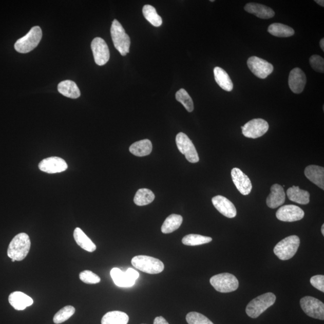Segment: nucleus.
<instances>
[{
	"label": "nucleus",
	"mask_w": 324,
	"mask_h": 324,
	"mask_svg": "<svg viewBox=\"0 0 324 324\" xmlns=\"http://www.w3.org/2000/svg\"><path fill=\"white\" fill-rule=\"evenodd\" d=\"M31 247L29 236L26 233H20L10 242L8 249V255L10 259L21 261L27 257Z\"/></svg>",
	"instance_id": "nucleus-1"
},
{
	"label": "nucleus",
	"mask_w": 324,
	"mask_h": 324,
	"mask_svg": "<svg viewBox=\"0 0 324 324\" xmlns=\"http://www.w3.org/2000/svg\"><path fill=\"white\" fill-rule=\"evenodd\" d=\"M276 300V295L272 293L259 295L249 302L245 309V312L251 318H257L266 309L275 304Z\"/></svg>",
	"instance_id": "nucleus-2"
},
{
	"label": "nucleus",
	"mask_w": 324,
	"mask_h": 324,
	"mask_svg": "<svg viewBox=\"0 0 324 324\" xmlns=\"http://www.w3.org/2000/svg\"><path fill=\"white\" fill-rule=\"evenodd\" d=\"M111 34L115 48L122 56H126L129 52L130 39L124 29L122 25L118 21H113Z\"/></svg>",
	"instance_id": "nucleus-3"
},
{
	"label": "nucleus",
	"mask_w": 324,
	"mask_h": 324,
	"mask_svg": "<svg viewBox=\"0 0 324 324\" xmlns=\"http://www.w3.org/2000/svg\"><path fill=\"white\" fill-rule=\"evenodd\" d=\"M131 264L135 269L151 275L160 273L165 268L164 264L160 260L145 255L135 256L131 259Z\"/></svg>",
	"instance_id": "nucleus-4"
},
{
	"label": "nucleus",
	"mask_w": 324,
	"mask_h": 324,
	"mask_svg": "<svg viewBox=\"0 0 324 324\" xmlns=\"http://www.w3.org/2000/svg\"><path fill=\"white\" fill-rule=\"evenodd\" d=\"M300 240L297 236H291L284 238L276 245L274 253L280 260L287 261L296 254Z\"/></svg>",
	"instance_id": "nucleus-5"
},
{
	"label": "nucleus",
	"mask_w": 324,
	"mask_h": 324,
	"mask_svg": "<svg viewBox=\"0 0 324 324\" xmlns=\"http://www.w3.org/2000/svg\"><path fill=\"white\" fill-rule=\"evenodd\" d=\"M42 37V31L40 27H34L25 36L16 41L15 49L20 53L30 52L37 47Z\"/></svg>",
	"instance_id": "nucleus-6"
},
{
	"label": "nucleus",
	"mask_w": 324,
	"mask_h": 324,
	"mask_svg": "<svg viewBox=\"0 0 324 324\" xmlns=\"http://www.w3.org/2000/svg\"><path fill=\"white\" fill-rule=\"evenodd\" d=\"M210 283L215 289L221 293H228L236 291L239 282L236 277L230 273H221L210 279Z\"/></svg>",
	"instance_id": "nucleus-7"
},
{
	"label": "nucleus",
	"mask_w": 324,
	"mask_h": 324,
	"mask_svg": "<svg viewBox=\"0 0 324 324\" xmlns=\"http://www.w3.org/2000/svg\"><path fill=\"white\" fill-rule=\"evenodd\" d=\"M301 308L306 315L311 318L324 319V304L314 297L306 296L300 300Z\"/></svg>",
	"instance_id": "nucleus-8"
},
{
	"label": "nucleus",
	"mask_w": 324,
	"mask_h": 324,
	"mask_svg": "<svg viewBox=\"0 0 324 324\" xmlns=\"http://www.w3.org/2000/svg\"><path fill=\"white\" fill-rule=\"evenodd\" d=\"M176 144L178 149L185 156L188 162L195 163L199 162V156L193 142L187 135L180 132L176 136Z\"/></svg>",
	"instance_id": "nucleus-9"
},
{
	"label": "nucleus",
	"mask_w": 324,
	"mask_h": 324,
	"mask_svg": "<svg viewBox=\"0 0 324 324\" xmlns=\"http://www.w3.org/2000/svg\"><path fill=\"white\" fill-rule=\"evenodd\" d=\"M269 129V123L262 119H253L241 127L244 136L252 139L261 137L267 132Z\"/></svg>",
	"instance_id": "nucleus-10"
},
{
	"label": "nucleus",
	"mask_w": 324,
	"mask_h": 324,
	"mask_svg": "<svg viewBox=\"0 0 324 324\" xmlns=\"http://www.w3.org/2000/svg\"><path fill=\"white\" fill-rule=\"evenodd\" d=\"M247 63L251 72L261 79H265L274 70V67L271 63L258 56H251L248 59Z\"/></svg>",
	"instance_id": "nucleus-11"
},
{
	"label": "nucleus",
	"mask_w": 324,
	"mask_h": 324,
	"mask_svg": "<svg viewBox=\"0 0 324 324\" xmlns=\"http://www.w3.org/2000/svg\"><path fill=\"white\" fill-rule=\"evenodd\" d=\"M91 48L93 53L94 61L99 66H103L108 63L110 53L108 45L103 39L96 37L92 40Z\"/></svg>",
	"instance_id": "nucleus-12"
},
{
	"label": "nucleus",
	"mask_w": 324,
	"mask_h": 324,
	"mask_svg": "<svg viewBox=\"0 0 324 324\" xmlns=\"http://www.w3.org/2000/svg\"><path fill=\"white\" fill-rule=\"evenodd\" d=\"M304 212L299 206L287 205L280 207L276 212V218L282 222H293L304 218Z\"/></svg>",
	"instance_id": "nucleus-13"
},
{
	"label": "nucleus",
	"mask_w": 324,
	"mask_h": 324,
	"mask_svg": "<svg viewBox=\"0 0 324 324\" xmlns=\"http://www.w3.org/2000/svg\"><path fill=\"white\" fill-rule=\"evenodd\" d=\"M68 168L65 160L59 157H50L39 163V168L42 172L48 174L62 173Z\"/></svg>",
	"instance_id": "nucleus-14"
},
{
	"label": "nucleus",
	"mask_w": 324,
	"mask_h": 324,
	"mask_svg": "<svg viewBox=\"0 0 324 324\" xmlns=\"http://www.w3.org/2000/svg\"><path fill=\"white\" fill-rule=\"evenodd\" d=\"M231 177L235 186L242 195L250 194L252 184L250 179L239 168H234L231 170Z\"/></svg>",
	"instance_id": "nucleus-15"
},
{
	"label": "nucleus",
	"mask_w": 324,
	"mask_h": 324,
	"mask_svg": "<svg viewBox=\"0 0 324 324\" xmlns=\"http://www.w3.org/2000/svg\"><path fill=\"white\" fill-rule=\"evenodd\" d=\"M212 203L218 211L228 218H234L237 216V209L233 203L221 195L212 198Z\"/></svg>",
	"instance_id": "nucleus-16"
},
{
	"label": "nucleus",
	"mask_w": 324,
	"mask_h": 324,
	"mask_svg": "<svg viewBox=\"0 0 324 324\" xmlns=\"http://www.w3.org/2000/svg\"><path fill=\"white\" fill-rule=\"evenodd\" d=\"M306 76L300 68H295L291 71L288 79L291 90L295 94H300L303 91L306 84Z\"/></svg>",
	"instance_id": "nucleus-17"
},
{
	"label": "nucleus",
	"mask_w": 324,
	"mask_h": 324,
	"mask_svg": "<svg viewBox=\"0 0 324 324\" xmlns=\"http://www.w3.org/2000/svg\"><path fill=\"white\" fill-rule=\"evenodd\" d=\"M285 198L283 187L279 184H273L271 187V193L266 198V205L270 208H276L284 204Z\"/></svg>",
	"instance_id": "nucleus-18"
},
{
	"label": "nucleus",
	"mask_w": 324,
	"mask_h": 324,
	"mask_svg": "<svg viewBox=\"0 0 324 324\" xmlns=\"http://www.w3.org/2000/svg\"><path fill=\"white\" fill-rule=\"evenodd\" d=\"M9 301L17 311H23L33 304V300L26 294L20 291L13 292L9 297Z\"/></svg>",
	"instance_id": "nucleus-19"
},
{
	"label": "nucleus",
	"mask_w": 324,
	"mask_h": 324,
	"mask_svg": "<svg viewBox=\"0 0 324 324\" xmlns=\"http://www.w3.org/2000/svg\"><path fill=\"white\" fill-rule=\"evenodd\" d=\"M304 174L307 179L321 189H324V168L316 165L306 167Z\"/></svg>",
	"instance_id": "nucleus-20"
},
{
	"label": "nucleus",
	"mask_w": 324,
	"mask_h": 324,
	"mask_svg": "<svg viewBox=\"0 0 324 324\" xmlns=\"http://www.w3.org/2000/svg\"><path fill=\"white\" fill-rule=\"evenodd\" d=\"M244 10L247 12L253 14L261 19L272 18L275 15V12L269 7L258 4V3H248L245 6Z\"/></svg>",
	"instance_id": "nucleus-21"
},
{
	"label": "nucleus",
	"mask_w": 324,
	"mask_h": 324,
	"mask_svg": "<svg viewBox=\"0 0 324 324\" xmlns=\"http://www.w3.org/2000/svg\"><path fill=\"white\" fill-rule=\"evenodd\" d=\"M288 199L291 201L301 205H306L310 202V194L308 191L300 189L298 186H293L287 190Z\"/></svg>",
	"instance_id": "nucleus-22"
},
{
	"label": "nucleus",
	"mask_w": 324,
	"mask_h": 324,
	"mask_svg": "<svg viewBox=\"0 0 324 324\" xmlns=\"http://www.w3.org/2000/svg\"><path fill=\"white\" fill-rule=\"evenodd\" d=\"M73 237L77 244L84 250L89 252H93L96 250L95 244L80 227H77L74 230Z\"/></svg>",
	"instance_id": "nucleus-23"
},
{
	"label": "nucleus",
	"mask_w": 324,
	"mask_h": 324,
	"mask_svg": "<svg viewBox=\"0 0 324 324\" xmlns=\"http://www.w3.org/2000/svg\"><path fill=\"white\" fill-rule=\"evenodd\" d=\"M58 90L60 94L71 99L80 97L81 92L74 82L66 80L61 82L58 85Z\"/></svg>",
	"instance_id": "nucleus-24"
},
{
	"label": "nucleus",
	"mask_w": 324,
	"mask_h": 324,
	"mask_svg": "<svg viewBox=\"0 0 324 324\" xmlns=\"http://www.w3.org/2000/svg\"><path fill=\"white\" fill-rule=\"evenodd\" d=\"M111 276L116 285L119 287H131L135 283V280L131 279L126 272H124L118 268L111 270Z\"/></svg>",
	"instance_id": "nucleus-25"
},
{
	"label": "nucleus",
	"mask_w": 324,
	"mask_h": 324,
	"mask_svg": "<svg viewBox=\"0 0 324 324\" xmlns=\"http://www.w3.org/2000/svg\"><path fill=\"white\" fill-rule=\"evenodd\" d=\"M215 81L220 87L226 91H231L233 89V83L229 74L221 67H216L214 69Z\"/></svg>",
	"instance_id": "nucleus-26"
},
{
	"label": "nucleus",
	"mask_w": 324,
	"mask_h": 324,
	"mask_svg": "<svg viewBox=\"0 0 324 324\" xmlns=\"http://www.w3.org/2000/svg\"><path fill=\"white\" fill-rule=\"evenodd\" d=\"M129 317L126 313L120 311H112L106 313L103 316L102 324H127Z\"/></svg>",
	"instance_id": "nucleus-27"
},
{
	"label": "nucleus",
	"mask_w": 324,
	"mask_h": 324,
	"mask_svg": "<svg viewBox=\"0 0 324 324\" xmlns=\"http://www.w3.org/2000/svg\"><path fill=\"white\" fill-rule=\"evenodd\" d=\"M153 145L149 140H144L135 142L129 148V151L135 156L144 157L148 156L152 151Z\"/></svg>",
	"instance_id": "nucleus-28"
},
{
	"label": "nucleus",
	"mask_w": 324,
	"mask_h": 324,
	"mask_svg": "<svg viewBox=\"0 0 324 324\" xmlns=\"http://www.w3.org/2000/svg\"><path fill=\"white\" fill-rule=\"evenodd\" d=\"M183 222L182 216L173 214L163 222L161 231L163 234H170L179 229Z\"/></svg>",
	"instance_id": "nucleus-29"
},
{
	"label": "nucleus",
	"mask_w": 324,
	"mask_h": 324,
	"mask_svg": "<svg viewBox=\"0 0 324 324\" xmlns=\"http://www.w3.org/2000/svg\"><path fill=\"white\" fill-rule=\"evenodd\" d=\"M269 33L278 37H289L293 36L295 33L293 28L280 23L270 25L268 28Z\"/></svg>",
	"instance_id": "nucleus-30"
},
{
	"label": "nucleus",
	"mask_w": 324,
	"mask_h": 324,
	"mask_svg": "<svg viewBox=\"0 0 324 324\" xmlns=\"http://www.w3.org/2000/svg\"><path fill=\"white\" fill-rule=\"evenodd\" d=\"M155 195L153 192L148 188L139 189L135 196V204L138 206L147 205L155 200Z\"/></svg>",
	"instance_id": "nucleus-31"
},
{
	"label": "nucleus",
	"mask_w": 324,
	"mask_h": 324,
	"mask_svg": "<svg viewBox=\"0 0 324 324\" xmlns=\"http://www.w3.org/2000/svg\"><path fill=\"white\" fill-rule=\"evenodd\" d=\"M142 13L149 23L155 27H160L162 24V19L158 12H157L154 7L151 5H145L142 9Z\"/></svg>",
	"instance_id": "nucleus-32"
},
{
	"label": "nucleus",
	"mask_w": 324,
	"mask_h": 324,
	"mask_svg": "<svg viewBox=\"0 0 324 324\" xmlns=\"http://www.w3.org/2000/svg\"><path fill=\"white\" fill-rule=\"evenodd\" d=\"M212 238L198 234H188L185 236L182 240V243L184 245L195 246L210 243L212 241Z\"/></svg>",
	"instance_id": "nucleus-33"
},
{
	"label": "nucleus",
	"mask_w": 324,
	"mask_h": 324,
	"mask_svg": "<svg viewBox=\"0 0 324 324\" xmlns=\"http://www.w3.org/2000/svg\"><path fill=\"white\" fill-rule=\"evenodd\" d=\"M176 98L177 101L182 104L188 112L194 111V105L193 101L188 92L183 88L180 89L176 92Z\"/></svg>",
	"instance_id": "nucleus-34"
},
{
	"label": "nucleus",
	"mask_w": 324,
	"mask_h": 324,
	"mask_svg": "<svg viewBox=\"0 0 324 324\" xmlns=\"http://www.w3.org/2000/svg\"><path fill=\"white\" fill-rule=\"evenodd\" d=\"M75 313V309L72 306H67L56 313L53 316V321L56 324L62 323L68 320Z\"/></svg>",
	"instance_id": "nucleus-35"
},
{
	"label": "nucleus",
	"mask_w": 324,
	"mask_h": 324,
	"mask_svg": "<svg viewBox=\"0 0 324 324\" xmlns=\"http://www.w3.org/2000/svg\"><path fill=\"white\" fill-rule=\"evenodd\" d=\"M186 318L188 324H214L206 316L196 312L188 313Z\"/></svg>",
	"instance_id": "nucleus-36"
},
{
	"label": "nucleus",
	"mask_w": 324,
	"mask_h": 324,
	"mask_svg": "<svg viewBox=\"0 0 324 324\" xmlns=\"http://www.w3.org/2000/svg\"><path fill=\"white\" fill-rule=\"evenodd\" d=\"M80 279L87 284H97L101 282V278L90 270H85L80 274Z\"/></svg>",
	"instance_id": "nucleus-37"
},
{
	"label": "nucleus",
	"mask_w": 324,
	"mask_h": 324,
	"mask_svg": "<svg viewBox=\"0 0 324 324\" xmlns=\"http://www.w3.org/2000/svg\"><path fill=\"white\" fill-rule=\"evenodd\" d=\"M310 64L313 69L320 73L324 72V60L318 55H312L310 58Z\"/></svg>",
	"instance_id": "nucleus-38"
},
{
	"label": "nucleus",
	"mask_w": 324,
	"mask_h": 324,
	"mask_svg": "<svg viewBox=\"0 0 324 324\" xmlns=\"http://www.w3.org/2000/svg\"><path fill=\"white\" fill-rule=\"evenodd\" d=\"M311 283L313 287L320 291L324 292V276L323 275H316L311 279Z\"/></svg>",
	"instance_id": "nucleus-39"
},
{
	"label": "nucleus",
	"mask_w": 324,
	"mask_h": 324,
	"mask_svg": "<svg viewBox=\"0 0 324 324\" xmlns=\"http://www.w3.org/2000/svg\"><path fill=\"white\" fill-rule=\"evenodd\" d=\"M126 272L127 273V275L131 277V279H134L135 281H136L138 279L139 276H140V274H139V273L136 271V270L133 269H128Z\"/></svg>",
	"instance_id": "nucleus-40"
},
{
	"label": "nucleus",
	"mask_w": 324,
	"mask_h": 324,
	"mask_svg": "<svg viewBox=\"0 0 324 324\" xmlns=\"http://www.w3.org/2000/svg\"><path fill=\"white\" fill-rule=\"evenodd\" d=\"M154 324H169V323L163 317L158 316L155 319Z\"/></svg>",
	"instance_id": "nucleus-41"
},
{
	"label": "nucleus",
	"mask_w": 324,
	"mask_h": 324,
	"mask_svg": "<svg viewBox=\"0 0 324 324\" xmlns=\"http://www.w3.org/2000/svg\"><path fill=\"white\" fill-rule=\"evenodd\" d=\"M315 2L320 6H324V1L323 0H316Z\"/></svg>",
	"instance_id": "nucleus-42"
},
{
	"label": "nucleus",
	"mask_w": 324,
	"mask_h": 324,
	"mask_svg": "<svg viewBox=\"0 0 324 324\" xmlns=\"http://www.w3.org/2000/svg\"><path fill=\"white\" fill-rule=\"evenodd\" d=\"M320 47L322 49V51H324V39L322 38L321 40L320 41Z\"/></svg>",
	"instance_id": "nucleus-43"
},
{
	"label": "nucleus",
	"mask_w": 324,
	"mask_h": 324,
	"mask_svg": "<svg viewBox=\"0 0 324 324\" xmlns=\"http://www.w3.org/2000/svg\"><path fill=\"white\" fill-rule=\"evenodd\" d=\"M321 233L323 235V236H324V225H322V227H321Z\"/></svg>",
	"instance_id": "nucleus-44"
}]
</instances>
